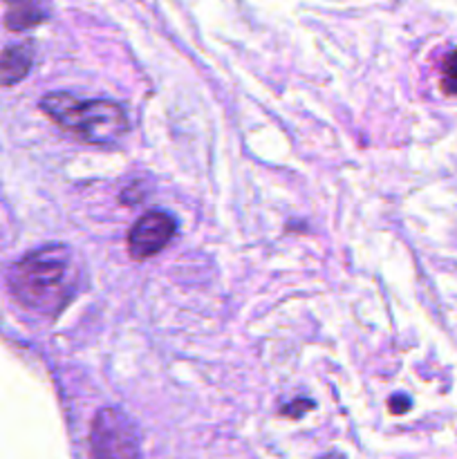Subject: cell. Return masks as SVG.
<instances>
[{"label": "cell", "instance_id": "4", "mask_svg": "<svg viewBox=\"0 0 457 459\" xmlns=\"http://www.w3.org/2000/svg\"><path fill=\"white\" fill-rule=\"evenodd\" d=\"M175 218L166 211H148L128 233V251L133 260H148L160 254L175 238Z\"/></svg>", "mask_w": 457, "mask_h": 459}, {"label": "cell", "instance_id": "9", "mask_svg": "<svg viewBox=\"0 0 457 459\" xmlns=\"http://www.w3.org/2000/svg\"><path fill=\"white\" fill-rule=\"evenodd\" d=\"M408 408H410V399L403 397V394H397V397L390 399V411H392L394 415H403Z\"/></svg>", "mask_w": 457, "mask_h": 459}, {"label": "cell", "instance_id": "5", "mask_svg": "<svg viewBox=\"0 0 457 459\" xmlns=\"http://www.w3.org/2000/svg\"><path fill=\"white\" fill-rule=\"evenodd\" d=\"M3 3L7 7L4 27L9 31H30L49 18V7L45 0H3Z\"/></svg>", "mask_w": 457, "mask_h": 459}, {"label": "cell", "instance_id": "3", "mask_svg": "<svg viewBox=\"0 0 457 459\" xmlns=\"http://www.w3.org/2000/svg\"><path fill=\"white\" fill-rule=\"evenodd\" d=\"M90 459H142L137 429L116 408H103L94 417Z\"/></svg>", "mask_w": 457, "mask_h": 459}, {"label": "cell", "instance_id": "7", "mask_svg": "<svg viewBox=\"0 0 457 459\" xmlns=\"http://www.w3.org/2000/svg\"><path fill=\"white\" fill-rule=\"evenodd\" d=\"M442 90L448 97H457V49H453V52L444 58Z\"/></svg>", "mask_w": 457, "mask_h": 459}, {"label": "cell", "instance_id": "8", "mask_svg": "<svg viewBox=\"0 0 457 459\" xmlns=\"http://www.w3.org/2000/svg\"><path fill=\"white\" fill-rule=\"evenodd\" d=\"M314 408V403L312 402H294L291 403V406H285L282 408V412H285L287 417H300L303 415V412H307V411H312Z\"/></svg>", "mask_w": 457, "mask_h": 459}, {"label": "cell", "instance_id": "6", "mask_svg": "<svg viewBox=\"0 0 457 459\" xmlns=\"http://www.w3.org/2000/svg\"><path fill=\"white\" fill-rule=\"evenodd\" d=\"M31 63H34V49L30 43L7 45L0 52V88L21 83L31 72Z\"/></svg>", "mask_w": 457, "mask_h": 459}, {"label": "cell", "instance_id": "1", "mask_svg": "<svg viewBox=\"0 0 457 459\" xmlns=\"http://www.w3.org/2000/svg\"><path fill=\"white\" fill-rule=\"evenodd\" d=\"M79 282L74 254L67 245H43L22 255L7 273V285L22 307L54 314L70 300Z\"/></svg>", "mask_w": 457, "mask_h": 459}, {"label": "cell", "instance_id": "10", "mask_svg": "<svg viewBox=\"0 0 457 459\" xmlns=\"http://www.w3.org/2000/svg\"><path fill=\"white\" fill-rule=\"evenodd\" d=\"M323 459H345V457L339 455V453H330V455H325Z\"/></svg>", "mask_w": 457, "mask_h": 459}, {"label": "cell", "instance_id": "2", "mask_svg": "<svg viewBox=\"0 0 457 459\" xmlns=\"http://www.w3.org/2000/svg\"><path fill=\"white\" fill-rule=\"evenodd\" d=\"M40 110L65 133L94 146L115 143L128 133L124 106L110 99H76L67 92H49L40 99Z\"/></svg>", "mask_w": 457, "mask_h": 459}]
</instances>
